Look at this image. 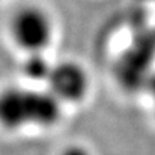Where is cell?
<instances>
[{
    "label": "cell",
    "mask_w": 155,
    "mask_h": 155,
    "mask_svg": "<svg viewBox=\"0 0 155 155\" xmlns=\"http://www.w3.org/2000/svg\"><path fill=\"white\" fill-rule=\"evenodd\" d=\"M53 22L40 7L25 6L10 20V36L13 42L28 53H42L53 39Z\"/></svg>",
    "instance_id": "cell-2"
},
{
    "label": "cell",
    "mask_w": 155,
    "mask_h": 155,
    "mask_svg": "<svg viewBox=\"0 0 155 155\" xmlns=\"http://www.w3.org/2000/svg\"><path fill=\"white\" fill-rule=\"evenodd\" d=\"M52 65L48 62L46 58H43L42 53H29V58L23 63V72L28 78L33 81H45L49 76V72L52 69Z\"/></svg>",
    "instance_id": "cell-4"
},
{
    "label": "cell",
    "mask_w": 155,
    "mask_h": 155,
    "mask_svg": "<svg viewBox=\"0 0 155 155\" xmlns=\"http://www.w3.org/2000/svg\"><path fill=\"white\" fill-rule=\"evenodd\" d=\"M61 102L46 91L10 89L0 95V124L16 129L26 127H46L58 121Z\"/></svg>",
    "instance_id": "cell-1"
},
{
    "label": "cell",
    "mask_w": 155,
    "mask_h": 155,
    "mask_svg": "<svg viewBox=\"0 0 155 155\" xmlns=\"http://www.w3.org/2000/svg\"><path fill=\"white\" fill-rule=\"evenodd\" d=\"M46 83L48 92L61 104H76L89 91L88 73L81 65L69 61L52 65Z\"/></svg>",
    "instance_id": "cell-3"
},
{
    "label": "cell",
    "mask_w": 155,
    "mask_h": 155,
    "mask_svg": "<svg viewBox=\"0 0 155 155\" xmlns=\"http://www.w3.org/2000/svg\"><path fill=\"white\" fill-rule=\"evenodd\" d=\"M145 88H147V92L150 95L151 102H152V108H154V112H155V73L148 76V81L145 83Z\"/></svg>",
    "instance_id": "cell-6"
},
{
    "label": "cell",
    "mask_w": 155,
    "mask_h": 155,
    "mask_svg": "<svg viewBox=\"0 0 155 155\" xmlns=\"http://www.w3.org/2000/svg\"><path fill=\"white\" fill-rule=\"evenodd\" d=\"M59 155H91L86 148H83L81 145H71L62 151Z\"/></svg>",
    "instance_id": "cell-5"
}]
</instances>
